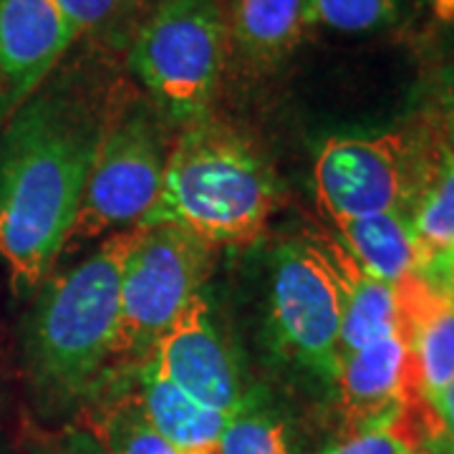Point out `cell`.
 Here are the masks:
<instances>
[{"instance_id":"cell-23","label":"cell","mask_w":454,"mask_h":454,"mask_svg":"<svg viewBox=\"0 0 454 454\" xmlns=\"http://www.w3.org/2000/svg\"><path fill=\"white\" fill-rule=\"evenodd\" d=\"M43 454H106L101 450L94 434H83V432H71L64 439H59L53 447H49Z\"/></svg>"},{"instance_id":"cell-18","label":"cell","mask_w":454,"mask_h":454,"mask_svg":"<svg viewBox=\"0 0 454 454\" xmlns=\"http://www.w3.org/2000/svg\"><path fill=\"white\" fill-rule=\"evenodd\" d=\"M437 437V424L429 404H411L387 422L351 432V437L325 454H409L422 447L424 437Z\"/></svg>"},{"instance_id":"cell-26","label":"cell","mask_w":454,"mask_h":454,"mask_svg":"<svg viewBox=\"0 0 454 454\" xmlns=\"http://www.w3.org/2000/svg\"><path fill=\"white\" fill-rule=\"evenodd\" d=\"M409 454H439L434 447H429V444H422V447H417V450H411Z\"/></svg>"},{"instance_id":"cell-8","label":"cell","mask_w":454,"mask_h":454,"mask_svg":"<svg viewBox=\"0 0 454 454\" xmlns=\"http://www.w3.org/2000/svg\"><path fill=\"white\" fill-rule=\"evenodd\" d=\"M270 303L283 351L336 384L343 356L339 293L309 240L278 250Z\"/></svg>"},{"instance_id":"cell-21","label":"cell","mask_w":454,"mask_h":454,"mask_svg":"<svg viewBox=\"0 0 454 454\" xmlns=\"http://www.w3.org/2000/svg\"><path fill=\"white\" fill-rule=\"evenodd\" d=\"M220 454H293V450L280 419L243 404L227 419Z\"/></svg>"},{"instance_id":"cell-3","label":"cell","mask_w":454,"mask_h":454,"mask_svg":"<svg viewBox=\"0 0 454 454\" xmlns=\"http://www.w3.org/2000/svg\"><path fill=\"white\" fill-rule=\"evenodd\" d=\"M139 227L106 235L89 258L51 280L26 333V358L35 387L71 402L91 389L114 356L119 333V288Z\"/></svg>"},{"instance_id":"cell-13","label":"cell","mask_w":454,"mask_h":454,"mask_svg":"<svg viewBox=\"0 0 454 454\" xmlns=\"http://www.w3.org/2000/svg\"><path fill=\"white\" fill-rule=\"evenodd\" d=\"M137 404L146 422L179 452L220 454V439L230 417L187 396L169 379H164L152 361H146L139 372Z\"/></svg>"},{"instance_id":"cell-25","label":"cell","mask_w":454,"mask_h":454,"mask_svg":"<svg viewBox=\"0 0 454 454\" xmlns=\"http://www.w3.org/2000/svg\"><path fill=\"white\" fill-rule=\"evenodd\" d=\"M432 11L442 23H452L454 20V0H432Z\"/></svg>"},{"instance_id":"cell-5","label":"cell","mask_w":454,"mask_h":454,"mask_svg":"<svg viewBox=\"0 0 454 454\" xmlns=\"http://www.w3.org/2000/svg\"><path fill=\"white\" fill-rule=\"evenodd\" d=\"M227 16L220 0H160L129 46V66L182 124L202 119L220 83Z\"/></svg>"},{"instance_id":"cell-24","label":"cell","mask_w":454,"mask_h":454,"mask_svg":"<svg viewBox=\"0 0 454 454\" xmlns=\"http://www.w3.org/2000/svg\"><path fill=\"white\" fill-rule=\"evenodd\" d=\"M442 134L447 139V145L454 149V86L447 94V101H444V116H442Z\"/></svg>"},{"instance_id":"cell-11","label":"cell","mask_w":454,"mask_h":454,"mask_svg":"<svg viewBox=\"0 0 454 454\" xmlns=\"http://www.w3.org/2000/svg\"><path fill=\"white\" fill-rule=\"evenodd\" d=\"M336 387L354 432L391 419L411 404H429L419 373L396 333L340 356Z\"/></svg>"},{"instance_id":"cell-20","label":"cell","mask_w":454,"mask_h":454,"mask_svg":"<svg viewBox=\"0 0 454 454\" xmlns=\"http://www.w3.org/2000/svg\"><path fill=\"white\" fill-rule=\"evenodd\" d=\"M399 20L396 0H309V28L324 26L340 33H369Z\"/></svg>"},{"instance_id":"cell-1","label":"cell","mask_w":454,"mask_h":454,"mask_svg":"<svg viewBox=\"0 0 454 454\" xmlns=\"http://www.w3.org/2000/svg\"><path fill=\"white\" fill-rule=\"evenodd\" d=\"M106 109L76 83L38 89L0 129V258L16 293L61 258Z\"/></svg>"},{"instance_id":"cell-7","label":"cell","mask_w":454,"mask_h":454,"mask_svg":"<svg viewBox=\"0 0 454 454\" xmlns=\"http://www.w3.org/2000/svg\"><path fill=\"white\" fill-rule=\"evenodd\" d=\"M212 245L177 225H139L119 288V333L114 356L149 358L210 270Z\"/></svg>"},{"instance_id":"cell-9","label":"cell","mask_w":454,"mask_h":454,"mask_svg":"<svg viewBox=\"0 0 454 454\" xmlns=\"http://www.w3.org/2000/svg\"><path fill=\"white\" fill-rule=\"evenodd\" d=\"M146 361H152L177 389L215 411L232 417L245 404L240 373L212 321L205 295H197L179 313L177 321L154 343Z\"/></svg>"},{"instance_id":"cell-16","label":"cell","mask_w":454,"mask_h":454,"mask_svg":"<svg viewBox=\"0 0 454 454\" xmlns=\"http://www.w3.org/2000/svg\"><path fill=\"white\" fill-rule=\"evenodd\" d=\"M409 220L422 243L424 258L454 250V149L447 145L444 134Z\"/></svg>"},{"instance_id":"cell-10","label":"cell","mask_w":454,"mask_h":454,"mask_svg":"<svg viewBox=\"0 0 454 454\" xmlns=\"http://www.w3.org/2000/svg\"><path fill=\"white\" fill-rule=\"evenodd\" d=\"M74 43L53 0H0V129L38 94Z\"/></svg>"},{"instance_id":"cell-14","label":"cell","mask_w":454,"mask_h":454,"mask_svg":"<svg viewBox=\"0 0 454 454\" xmlns=\"http://www.w3.org/2000/svg\"><path fill=\"white\" fill-rule=\"evenodd\" d=\"M227 41L245 64L270 68L288 59L309 31V0H230Z\"/></svg>"},{"instance_id":"cell-17","label":"cell","mask_w":454,"mask_h":454,"mask_svg":"<svg viewBox=\"0 0 454 454\" xmlns=\"http://www.w3.org/2000/svg\"><path fill=\"white\" fill-rule=\"evenodd\" d=\"M66 23L79 38H91L106 49H121L134 41L145 23L146 0H53Z\"/></svg>"},{"instance_id":"cell-2","label":"cell","mask_w":454,"mask_h":454,"mask_svg":"<svg viewBox=\"0 0 454 454\" xmlns=\"http://www.w3.org/2000/svg\"><path fill=\"white\" fill-rule=\"evenodd\" d=\"M276 202V179L253 145L202 116L169 146L160 197L142 225L167 223L210 245H247Z\"/></svg>"},{"instance_id":"cell-22","label":"cell","mask_w":454,"mask_h":454,"mask_svg":"<svg viewBox=\"0 0 454 454\" xmlns=\"http://www.w3.org/2000/svg\"><path fill=\"white\" fill-rule=\"evenodd\" d=\"M432 414L437 424V450L439 454H454V381L447 389L437 394L432 402Z\"/></svg>"},{"instance_id":"cell-12","label":"cell","mask_w":454,"mask_h":454,"mask_svg":"<svg viewBox=\"0 0 454 454\" xmlns=\"http://www.w3.org/2000/svg\"><path fill=\"white\" fill-rule=\"evenodd\" d=\"M309 243L339 293L340 351H356L396 333L394 286L369 276L336 235H316Z\"/></svg>"},{"instance_id":"cell-6","label":"cell","mask_w":454,"mask_h":454,"mask_svg":"<svg viewBox=\"0 0 454 454\" xmlns=\"http://www.w3.org/2000/svg\"><path fill=\"white\" fill-rule=\"evenodd\" d=\"M442 129L384 131L328 139L313 164L321 210L331 223L379 212H411Z\"/></svg>"},{"instance_id":"cell-4","label":"cell","mask_w":454,"mask_h":454,"mask_svg":"<svg viewBox=\"0 0 454 454\" xmlns=\"http://www.w3.org/2000/svg\"><path fill=\"white\" fill-rule=\"evenodd\" d=\"M167 152L154 109L127 94L106 97L94 162L64 250L142 225L160 197Z\"/></svg>"},{"instance_id":"cell-19","label":"cell","mask_w":454,"mask_h":454,"mask_svg":"<svg viewBox=\"0 0 454 454\" xmlns=\"http://www.w3.org/2000/svg\"><path fill=\"white\" fill-rule=\"evenodd\" d=\"M97 442L106 454H184L146 422L137 399L114 406L101 422Z\"/></svg>"},{"instance_id":"cell-15","label":"cell","mask_w":454,"mask_h":454,"mask_svg":"<svg viewBox=\"0 0 454 454\" xmlns=\"http://www.w3.org/2000/svg\"><path fill=\"white\" fill-rule=\"evenodd\" d=\"M336 238L358 265L384 283H396L419 268L422 243L404 212H379L333 223Z\"/></svg>"}]
</instances>
